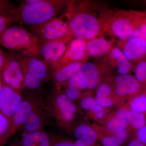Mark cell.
Listing matches in <instances>:
<instances>
[{
    "instance_id": "25",
    "label": "cell",
    "mask_w": 146,
    "mask_h": 146,
    "mask_svg": "<svg viewBox=\"0 0 146 146\" xmlns=\"http://www.w3.org/2000/svg\"><path fill=\"white\" fill-rule=\"evenodd\" d=\"M15 133L11 119L0 111V146L5 145Z\"/></svg>"
},
{
    "instance_id": "8",
    "label": "cell",
    "mask_w": 146,
    "mask_h": 146,
    "mask_svg": "<svg viewBox=\"0 0 146 146\" xmlns=\"http://www.w3.org/2000/svg\"><path fill=\"white\" fill-rule=\"evenodd\" d=\"M1 77L4 84L12 89L20 92L24 89V77L22 67L13 52L6 53Z\"/></svg>"
},
{
    "instance_id": "5",
    "label": "cell",
    "mask_w": 146,
    "mask_h": 146,
    "mask_svg": "<svg viewBox=\"0 0 146 146\" xmlns=\"http://www.w3.org/2000/svg\"><path fill=\"white\" fill-rule=\"evenodd\" d=\"M20 62L24 77V89L35 90L39 89L46 79L48 64L37 56H30L13 52Z\"/></svg>"
},
{
    "instance_id": "20",
    "label": "cell",
    "mask_w": 146,
    "mask_h": 146,
    "mask_svg": "<svg viewBox=\"0 0 146 146\" xmlns=\"http://www.w3.org/2000/svg\"><path fill=\"white\" fill-rule=\"evenodd\" d=\"M84 63L77 62L70 63L54 71L53 78L56 89H60L68 83L72 77L78 74L80 68Z\"/></svg>"
},
{
    "instance_id": "41",
    "label": "cell",
    "mask_w": 146,
    "mask_h": 146,
    "mask_svg": "<svg viewBox=\"0 0 146 146\" xmlns=\"http://www.w3.org/2000/svg\"><path fill=\"white\" fill-rule=\"evenodd\" d=\"M3 85L4 83L2 81V80L1 77V76H0V94H1L2 89Z\"/></svg>"
},
{
    "instance_id": "13",
    "label": "cell",
    "mask_w": 146,
    "mask_h": 146,
    "mask_svg": "<svg viewBox=\"0 0 146 146\" xmlns=\"http://www.w3.org/2000/svg\"><path fill=\"white\" fill-rule=\"evenodd\" d=\"M87 41L79 38H75L70 42L64 55L56 62L51 65L55 71L70 63L77 62H84L87 53Z\"/></svg>"
},
{
    "instance_id": "27",
    "label": "cell",
    "mask_w": 146,
    "mask_h": 146,
    "mask_svg": "<svg viewBox=\"0 0 146 146\" xmlns=\"http://www.w3.org/2000/svg\"><path fill=\"white\" fill-rule=\"evenodd\" d=\"M133 13V37H138L146 41V17Z\"/></svg>"
},
{
    "instance_id": "28",
    "label": "cell",
    "mask_w": 146,
    "mask_h": 146,
    "mask_svg": "<svg viewBox=\"0 0 146 146\" xmlns=\"http://www.w3.org/2000/svg\"><path fill=\"white\" fill-rule=\"evenodd\" d=\"M146 118L145 114L129 110V120L128 129L137 130L146 125Z\"/></svg>"
},
{
    "instance_id": "14",
    "label": "cell",
    "mask_w": 146,
    "mask_h": 146,
    "mask_svg": "<svg viewBox=\"0 0 146 146\" xmlns=\"http://www.w3.org/2000/svg\"><path fill=\"white\" fill-rule=\"evenodd\" d=\"M23 98L20 91L4 84L0 94V111L11 119Z\"/></svg>"
},
{
    "instance_id": "40",
    "label": "cell",
    "mask_w": 146,
    "mask_h": 146,
    "mask_svg": "<svg viewBox=\"0 0 146 146\" xmlns=\"http://www.w3.org/2000/svg\"><path fill=\"white\" fill-rule=\"evenodd\" d=\"M74 146H85L81 142L77 141V140L75 142H74Z\"/></svg>"
},
{
    "instance_id": "36",
    "label": "cell",
    "mask_w": 146,
    "mask_h": 146,
    "mask_svg": "<svg viewBox=\"0 0 146 146\" xmlns=\"http://www.w3.org/2000/svg\"><path fill=\"white\" fill-rule=\"evenodd\" d=\"M136 136L138 141L146 146V125L137 131Z\"/></svg>"
},
{
    "instance_id": "33",
    "label": "cell",
    "mask_w": 146,
    "mask_h": 146,
    "mask_svg": "<svg viewBox=\"0 0 146 146\" xmlns=\"http://www.w3.org/2000/svg\"><path fill=\"white\" fill-rule=\"evenodd\" d=\"M94 98L97 104L100 107L105 109H110V108L117 106L113 98H101L95 97Z\"/></svg>"
},
{
    "instance_id": "39",
    "label": "cell",
    "mask_w": 146,
    "mask_h": 146,
    "mask_svg": "<svg viewBox=\"0 0 146 146\" xmlns=\"http://www.w3.org/2000/svg\"><path fill=\"white\" fill-rule=\"evenodd\" d=\"M127 146H145L140 143L136 138L132 139L129 143Z\"/></svg>"
},
{
    "instance_id": "38",
    "label": "cell",
    "mask_w": 146,
    "mask_h": 146,
    "mask_svg": "<svg viewBox=\"0 0 146 146\" xmlns=\"http://www.w3.org/2000/svg\"><path fill=\"white\" fill-rule=\"evenodd\" d=\"M6 56V53L3 50L0 46V76H1L2 70L5 62Z\"/></svg>"
},
{
    "instance_id": "18",
    "label": "cell",
    "mask_w": 146,
    "mask_h": 146,
    "mask_svg": "<svg viewBox=\"0 0 146 146\" xmlns=\"http://www.w3.org/2000/svg\"><path fill=\"white\" fill-rule=\"evenodd\" d=\"M123 54L129 61L140 60L146 55V41L138 37H131L125 41Z\"/></svg>"
},
{
    "instance_id": "43",
    "label": "cell",
    "mask_w": 146,
    "mask_h": 146,
    "mask_svg": "<svg viewBox=\"0 0 146 146\" xmlns=\"http://www.w3.org/2000/svg\"></svg>"
},
{
    "instance_id": "10",
    "label": "cell",
    "mask_w": 146,
    "mask_h": 146,
    "mask_svg": "<svg viewBox=\"0 0 146 146\" xmlns=\"http://www.w3.org/2000/svg\"><path fill=\"white\" fill-rule=\"evenodd\" d=\"M44 103L43 96L39 92H32L23 98L11 119L15 133L23 127L33 112Z\"/></svg>"
},
{
    "instance_id": "7",
    "label": "cell",
    "mask_w": 146,
    "mask_h": 146,
    "mask_svg": "<svg viewBox=\"0 0 146 146\" xmlns=\"http://www.w3.org/2000/svg\"><path fill=\"white\" fill-rule=\"evenodd\" d=\"M30 27V32L39 42H47L72 35L68 19L64 21L62 16L55 17L44 23Z\"/></svg>"
},
{
    "instance_id": "19",
    "label": "cell",
    "mask_w": 146,
    "mask_h": 146,
    "mask_svg": "<svg viewBox=\"0 0 146 146\" xmlns=\"http://www.w3.org/2000/svg\"><path fill=\"white\" fill-rule=\"evenodd\" d=\"M77 140L85 146H95L98 139L96 127L85 123L76 124L72 131Z\"/></svg>"
},
{
    "instance_id": "32",
    "label": "cell",
    "mask_w": 146,
    "mask_h": 146,
    "mask_svg": "<svg viewBox=\"0 0 146 146\" xmlns=\"http://www.w3.org/2000/svg\"><path fill=\"white\" fill-rule=\"evenodd\" d=\"M64 86H66L65 91H63L64 94L69 98L74 101L76 100H79L82 94L84 93L79 89L68 84H67Z\"/></svg>"
},
{
    "instance_id": "15",
    "label": "cell",
    "mask_w": 146,
    "mask_h": 146,
    "mask_svg": "<svg viewBox=\"0 0 146 146\" xmlns=\"http://www.w3.org/2000/svg\"><path fill=\"white\" fill-rule=\"evenodd\" d=\"M78 74L88 90L96 89L102 82L100 69L92 63H83L80 68Z\"/></svg>"
},
{
    "instance_id": "26",
    "label": "cell",
    "mask_w": 146,
    "mask_h": 146,
    "mask_svg": "<svg viewBox=\"0 0 146 146\" xmlns=\"http://www.w3.org/2000/svg\"><path fill=\"white\" fill-rule=\"evenodd\" d=\"M126 106L129 110L143 113L146 112V92H140L129 99Z\"/></svg>"
},
{
    "instance_id": "6",
    "label": "cell",
    "mask_w": 146,
    "mask_h": 146,
    "mask_svg": "<svg viewBox=\"0 0 146 146\" xmlns=\"http://www.w3.org/2000/svg\"><path fill=\"white\" fill-rule=\"evenodd\" d=\"M103 21L106 30L123 42L133 37V13L124 11L110 13Z\"/></svg>"
},
{
    "instance_id": "30",
    "label": "cell",
    "mask_w": 146,
    "mask_h": 146,
    "mask_svg": "<svg viewBox=\"0 0 146 146\" xmlns=\"http://www.w3.org/2000/svg\"><path fill=\"white\" fill-rule=\"evenodd\" d=\"M96 89V97L114 98L113 86L108 82H102Z\"/></svg>"
},
{
    "instance_id": "16",
    "label": "cell",
    "mask_w": 146,
    "mask_h": 146,
    "mask_svg": "<svg viewBox=\"0 0 146 146\" xmlns=\"http://www.w3.org/2000/svg\"><path fill=\"white\" fill-rule=\"evenodd\" d=\"M80 106L94 119L99 121L102 124L111 111L109 109H105L99 106L95 98L86 91L83 93L78 100Z\"/></svg>"
},
{
    "instance_id": "11",
    "label": "cell",
    "mask_w": 146,
    "mask_h": 146,
    "mask_svg": "<svg viewBox=\"0 0 146 146\" xmlns=\"http://www.w3.org/2000/svg\"><path fill=\"white\" fill-rule=\"evenodd\" d=\"M129 110L126 106H121L110 112L101 127H96L99 135H109L121 132L128 127Z\"/></svg>"
},
{
    "instance_id": "1",
    "label": "cell",
    "mask_w": 146,
    "mask_h": 146,
    "mask_svg": "<svg viewBox=\"0 0 146 146\" xmlns=\"http://www.w3.org/2000/svg\"><path fill=\"white\" fill-rule=\"evenodd\" d=\"M66 13L71 33L75 38L87 41L100 36L106 31L102 18L91 11L86 2H68Z\"/></svg>"
},
{
    "instance_id": "37",
    "label": "cell",
    "mask_w": 146,
    "mask_h": 146,
    "mask_svg": "<svg viewBox=\"0 0 146 146\" xmlns=\"http://www.w3.org/2000/svg\"><path fill=\"white\" fill-rule=\"evenodd\" d=\"M74 143L70 140H62L57 142H52V146H74Z\"/></svg>"
},
{
    "instance_id": "12",
    "label": "cell",
    "mask_w": 146,
    "mask_h": 146,
    "mask_svg": "<svg viewBox=\"0 0 146 146\" xmlns=\"http://www.w3.org/2000/svg\"><path fill=\"white\" fill-rule=\"evenodd\" d=\"M74 37L72 35L45 42H39L38 57L50 65L56 62L66 52L70 42Z\"/></svg>"
},
{
    "instance_id": "34",
    "label": "cell",
    "mask_w": 146,
    "mask_h": 146,
    "mask_svg": "<svg viewBox=\"0 0 146 146\" xmlns=\"http://www.w3.org/2000/svg\"><path fill=\"white\" fill-rule=\"evenodd\" d=\"M67 84L74 86L84 93L86 92V91L87 90L86 86L79 77L78 74L72 77Z\"/></svg>"
},
{
    "instance_id": "31",
    "label": "cell",
    "mask_w": 146,
    "mask_h": 146,
    "mask_svg": "<svg viewBox=\"0 0 146 146\" xmlns=\"http://www.w3.org/2000/svg\"><path fill=\"white\" fill-rule=\"evenodd\" d=\"M135 78L141 84L146 83V60L138 63L135 70Z\"/></svg>"
},
{
    "instance_id": "2",
    "label": "cell",
    "mask_w": 146,
    "mask_h": 146,
    "mask_svg": "<svg viewBox=\"0 0 146 146\" xmlns=\"http://www.w3.org/2000/svg\"><path fill=\"white\" fill-rule=\"evenodd\" d=\"M68 2L61 0H25L16 7L17 23L38 25L57 17Z\"/></svg>"
},
{
    "instance_id": "3",
    "label": "cell",
    "mask_w": 146,
    "mask_h": 146,
    "mask_svg": "<svg viewBox=\"0 0 146 146\" xmlns=\"http://www.w3.org/2000/svg\"><path fill=\"white\" fill-rule=\"evenodd\" d=\"M47 106L50 115L60 128L67 131L72 130L79 113L74 101L69 98L61 89H56L49 98Z\"/></svg>"
},
{
    "instance_id": "9",
    "label": "cell",
    "mask_w": 146,
    "mask_h": 146,
    "mask_svg": "<svg viewBox=\"0 0 146 146\" xmlns=\"http://www.w3.org/2000/svg\"><path fill=\"white\" fill-rule=\"evenodd\" d=\"M113 97L117 106H123L125 100L141 92L142 84L130 75H118L115 78Z\"/></svg>"
},
{
    "instance_id": "21",
    "label": "cell",
    "mask_w": 146,
    "mask_h": 146,
    "mask_svg": "<svg viewBox=\"0 0 146 146\" xmlns=\"http://www.w3.org/2000/svg\"><path fill=\"white\" fill-rule=\"evenodd\" d=\"M112 48L110 41L103 37H98L86 42V51L89 56L98 57L109 53Z\"/></svg>"
},
{
    "instance_id": "17",
    "label": "cell",
    "mask_w": 146,
    "mask_h": 146,
    "mask_svg": "<svg viewBox=\"0 0 146 146\" xmlns=\"http://www.w3.org/2000/svg\"><path fill=\"white\" fill-rule=\"evenodd\" d=\"M45 103L36 108L24 123L23 127L24 134L42 129L47 122L50 115Z\"/></svg>"
},
{
    "instance_id": "29",
    "label": "cell",
    "mask_w": 146,
    "mask_h": 146,
    "mask_svg": "<svg viewBox=\"0 0 146 146\" xmlns=\"http://www.w3.org/2000/svg\"><path fill=\"white\" fill-rule=\"evenodd\" d=\"M16 11L14 13L0 12V38L5 31L14 23H17Z\"/></svg>"
},
{
    "instance_id": "24",
    "label": "cell",
    "mask_w": 146,
    "mask_h": 146,
    "mask_svg": "<svg viewBox=\"0 0 146 146\" xmlns=\"http://www.w3.org/2000/svg\"><path fill=\"white\" fill-rule=\"evenodd\" d=\"M128 129L109 135H99L98 139L102 146H120L127 140L129 136Z\"/></svg>"
},
{
    "instance_id": "22",
    "label": "cell",
    "mask_w": 146,
    "mask_h": 146,
    "mask_svg": "<svg viewBox=\"0 0 146 146\" xmlns=\"http://www.w3.org/2000/svg\"><path fill=\"white\" fill-rule=\"evenodd\" d=\"M52 143L48 134L42 129L25 134L21 146H52Z\"/></svg>"
},
{
    "instance_id": "4",
    "label": "cell",
    "mask_w": 146,
    "mask_h": 146,
    "mask_svg": "<svg viewBox=\"0 0 146 146\" xmlns=\"http://www.w3.org/2000/svg\"><path fill=\"white\" fill-rule=\"evenodd\" d=\"M39 42L30 32L20 25L11 26L0 38V46L10 52L38 57Z\"/></svg>"
},
{
    "instance_id": "42",
    "label": "cell",
    "mask_w": 146,
    "mask_h": 146,
    "mask_svg": "<svg viewBox=\"0 0 146 146\" xmlns=\"http://www.w3.org/2000/svg\"><path fill=\"white\" fill-rule=\"evenodd\" d=\"M100 146V145H98V146Z\"/></svg>"
},
{
    "instance_id": "35",
    "label": "cell",
    "mask_w": 146,
    "mask_h": 146,
    "mask_svg": "<svg viewBox=\"0 0 146 146\" xmlns=\"http://www.w3.org/2000/svg\"><path fill=\"white\" fill-rule=\"evenodd\" d=\"M16 7L10 1L0 0V12L14 13L16 12Z\"/></svg>"
},
{
    "instance_id": "23",
    "label": "cell",
    "mask_w": 146,
    "mask_h": 146,
    "mask_svg": "<svg viewBox=\"0 0 146 146\" xmlns=\"http://www.w3.org/2000/svg\"><path fill=\"white\" fill-rule=\"evenodd\" d=\"M111 59L115 62L119 75L128 74L131 65L122 51L117 47H112L109 52Z\"/></svg>"
}]
</instances>
